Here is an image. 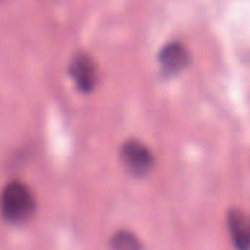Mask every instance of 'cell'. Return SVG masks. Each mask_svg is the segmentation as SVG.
Masks as SVG:
<instances>
[{
  "mask_svg": "<svg viewBox=\"0 0 250 250\" xmlns=\"http://www.w3.org/2000/svg\"><path fill=\"white\" fill-rule=\"evenodd\" d=\"M69 75L81 93H90L99 83V69L94 59L87 53H77L69 62Z\"/></svg>",
  "mask_w": 250,
  "mask_h": 250,
  "instance_id": "3957f363",
  "label": "cell"
},
{
  "mask_svg": "<svg viewBox=\"0 0 250 250\" xmlns=\"http://www.w3.org/2000/svg\"><path fill=\"white\" fill-rule=\"evenodd\" d=\"M109 250H145V246L133 231L119 229L110 237Z\"/></svg>",
  "mask_w": 250,
  "mask_h": 250,
  "instance_id": "8992f818",
  "label": "cell"
},
{
  "mask_svg": "<svg viewBox=\"0 0 250 250\" xmlns=\"http://www.w3.org/2000/svg\"><path fill=\"white\" fill-rule=\"evenodd\" d=\"M159 63L167 74H178L190 63V53L181 43H169L159 53Z\"/></svg>",
  "mask_w": 250,
  "mask_h": 250,
  "instance_id": "5b68a950",
  "label": "cell"
},
{
  "mask_svg": "<svg viewBox=\"0 0 250 250\" xmlns=\"http://www.w3.org/2000/svg\"><path fill=\"white\" fill-rule=\"evenodd\" d=\"M119 161L124 169L136 178L146 177L152 172L156 164L150 147L137 139H130L122 143L119 149Z\"/></svg>",
  "mask_w": 250,
  "mask_h": 250,
  "instance_id": "7a4b0ae2",
  "label": "cell"
},
{
  "mask_svg": "<svg viewBox=\"0 0 250 250\" xmlns=\"http://www.w3.org/2000/svg\"><path fill=\"white\" fill-rule=\"evenodd\" d=\"M227 225L237 250H250V213L232 208L227 213Z\"/></svg>",
  "mask_w": 250,
  "mask_h": 250,
  "instance_id": "277c9868",
  "label": "cell"
},
{
  "mask_svg": "<svg viewBox=\"0 0 250 250\" xmlns=\"http://www.w3.org/2000/svg\"><path fill=\"white\" fill-rule=\"evenodd\" d=\"M37 210L33 190L22 181L8 183L0 191V216L11 225L27 224Z\"/></svg>",
  "mask_w": 250,
  "mask_h": 250,
  "instance_id": "6da1fadb",
  "label": "cell"
}]
</instances>
